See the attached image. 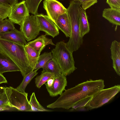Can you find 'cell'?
<instances>
[{
    "label": "cell",
    "mask_w": 120,
    "mask_h": 120,
    "mask_svg": "<svg viewBox=\"0 0 120 120\" xmlns=\"http://www.w3.org/2000/svg\"><path fill=\"white\" fill-rule=\"evenodd\" d=\"M105 86L103 80H93L90 79L65 90L56 101L47 105V107L69 109L77 102L87 97L93 96L104 89Z\"/></svg>",
    "instance_id": "1"
},
{
    "label": "cell",
    "mask_w": 120,
    "mask_h": 120,
    "mask_svg": "<svg viewBox=\"0 0 120 120\" xmlns=\"http://www.w3.org/2000/svg\"><path fill=\"white\" fill-rule=\"evenodd\" d=\"M40 54L46 45L50 44L55 45L52 40L47 38L45 34L42 35L34 40L27 43Z\"/></svg>",
    "instance_id": "17"
},
{
    "label": "cell",
    "mask_w": 120,
    "mask_h": 120,
    "mask_svg": "<svg viewBox=\"0 0 120 120\" xmlns=\"http://www.w3.org/2000/svg\"><path fill=\"white\" fill-rule=\"evenodd\" d=\"M20 71L17 65L12 60L0 52V73L8 72Z\"/></svg>",
    "instance_id": "15"
},
{
    "label": "cell",
    "mask_w": 120,
    "mask_h": 120,
    "mask_svg": "<svg viewBox=\"0 0 120 120\" xmlns=\"http://www.w3.org/2000/svg\"><path fill=\"white\" fill-rule=\"evenodd\" d=\"M43 69L40 75L37 76L35 79L36 86L38 88H40L49 79L55 76L53 73L48 72Z\"/></svg>",
    "instance_id": "20"
},
{
    "label": "cell",
    "mask_w": 120,
    "mask_h": 120,
    "mask_svg": "<svg viewBox=\"0 0 120 120\" xmlns=\"http://www.w3.org/2000/svg\"><path fill=\"white\" fill-rule=\"evenodd\" d=\"M92 96L87 97L77 102L71 108H72L70 110V111H77L81 108L85 107L86 105L91 99Z\"/></svg>",
    "instance_id": "28"
},
{
    "label": "cell",
    "mask_w": 120,
    "mask_h": 120,
    "mask_svg": "<svg viewBox=\"0 0 120 120\" xmlns=\"http://www.w3.org/2000/svg\"><path fill=\"white\" fill-rule=\"evenodd\" d=\"M55 45V48L51 51L53 58L59 66L62 74L66 77L77 69L75 66L72 53L63 41L57 42Z\"/></svg>",
    "instance_id": "4"
},
{
    "label": "cell",
    "mask_w": 120,
    "mask_h": 120,
    "mask_svg": "<svg viewBox=\"0 0 120 120\" xmlns=\"http://www.w3.org/2000/svg\"><path fill=\"white\" fill-rule=\"evenodd\" d=\"M24 47L30 65L34 71L40 54L27 44Z\"/></svg>",
    "instance_id": "19"
},
{
    "label": "cell",
    "mask_w": 120,
    "mask_h": 120,
    "mask_svg": "<svg viewBox=\"0 0 120 120\" xmlns=\"http://www.w3.org/2000/svg\"><path fill=\"white\" fill-rule=\"evenodd\" d=\"M24 46L0 38V52L12 60L24 77L32 71Z\"/></svg>",
    "instance_id": "2"
},
{
    "label": "cell",
    "mask_w": 120,
    "mask_h": 120,
    "mask_svg": "<svg viewBox=\"0 0 120 120\" xmlns=\"http://www.w3.org/2000/svg\"><path fill=\"white\" fill-rule=\"evenodd\" d=\"M81 5L79 3L72 0L67 9L71 22V32L69 40L66 44L67 48L72 53L78 49L83 41L80 30L79 10Z\"/></svg>",
    "instance_id": "3"
},
{
    "label": "cell",
    "mask_w": 120,
    "mask_h": 120,
    "mask_svg": "<svg viewBox=\"0 0 120 120\" xmlns=\"http://www.w3.org/2000/svg\"><path fill=\"white\" fill-rule=\"evenodd\" d=\"M43 7L47 15L56 24L58 17L67 12V9L61 3L56 0H44Z\"/></svg>",
    "instance_id": "9"
},
{
    "label": "cell",
    "mask_w": 120,
    "mask_h": 120,
    "mask_svg": "<svg viewBox=\"0 0 120 120\" xmlns=\"http://www.w3.org/2000/svg\"><path fill=\"white\" fill-rule=\"evenodd\" d=\"M74 1L79 3L82 8L86 10L98 2V0H73Z\"/></svg>",
    "instance_id": "30"
},
{
    "label": "cell",
    "mask_w": 120,
    "mask_h": 120,
    "mask_svg": "<svg viewBox=\"0 0 120 120\" xmlns=\"http://www.w3.org/2000/svg\"><path fill=\"white\" fill-rule=\"evenodd\" d=\"M79 21L80 34L83 38L90 31V26L86 10L81 7L79 10Z\"/></svg>",
    "instance_id": "18"
},
{
    "label": "cell",
    "mask_w": 120,
    "mask_h": 120,
    "mask_svg": "<svg viewBox=\"0 0 120 120\" xmlns=\"http://www.w3.org/2000/svg\"><path fill=\"white\" fill-rule=\"evenodd\" d=\"M112 67L117 74L120 76V43L116 40L112 41L110 48Z\"/></svg>",
    "instance_id": "13"
},
{
    "label": "cell",
    "mask_w": 120,
    "mask_h": 120,
    "mask_svg": "<svg viewBox=\"0 0 120 120\" xmlns=\"http://www.w3.org/2000/svg\"></svg>",
    "instance_id": "38"
},
{
    "label": "cell",
    "mask_w": 120,
    "mask_h": 120,
    "mask_svg": "<svg viewBox=\"0 0 120 120\" xmlns=\"http://www.w3.org/2000/svg\"><path fill=\"white\" fill-rule=\"evenodd\" d=\"M15 28L14 23L9 19L6 18L0 24V34L7 32Z\"/></svg>",
    "instance_id": "27"
},
{
    "label": "cell",
    "mask_w": 120,
    "mask_h": 120,
    "mask_svg": "<svg viewBox=\"0 0 120 120\" xmlns=\"http://www.w3.org/2000/svg\"><path fill=\"white\" fill-rule=\"evenodd\" d=\"M110 8H120V0H106Z\"/></svg>",
    "instance_id": "31"
},
{
    "label": "cell",
    "mask_w": 120,
    "mask_h": 120,
    "mask_svg": "<svg viewBox=\"0 0 120 120\" xmlns=\"http://www.w3.org/2000/svg\"><path fill=\"white\" fill-rule=\"evenodd\" d=\"M55 76H54L52 77L46 83H45L46 86L49 87L52 86L53 82Z\"/></svg>",
    "instance_id": "33"
},
{
    "label": "cell",
    "mask_w": 120,
    "mask_h": 120,
    "mask_svg": "<svg viewBox=\"0 0 120 120\" xmlns=\"http://www.w3.org/2000/svg\"><path fill=\"white\" fill-rule=\"evenodd\" d=\"M120 91V85L103 89L92 96L85 107L88 111L100 107L112 99Z\"/></svg>",
    "instance_id": "5"
},
{
    "label": "cell",
    "mask_w": 120,
    "mask_h": 120,
    "mask_svg": "<svg viewBox=\"0 0 120 120\" xmlns=\"http://www.w3.org/2000/svg\"><path fill=\"white\" fill-rule=\"evenodd\" d=\"M3 20H0V24L2 22Z\"/></svg>",
    "instance_id": "37"
},
{
    "label": "cell",
    "mask_w": 120,
    "mask_h": 120,
    "mask_svg": "<svg viewBox=\"0 0 120 120\" xmlns=\"http://www.w3.org/2000/svg\"><path fill=\"white\" fill-rule=\"evenodd\" d=\"M42 0H26L25 2L30 13L35 15L38 13L39 4Z\"/></svg>",
    "instance_id": "26"
},
{
    "label": "cell",
    "mask_w": 120,
    "mask_h": 120,
    "mask_svg": "<svg viewBox=\"0 0 120 120\" xmlns=\"http://www.w3.org/2000/svg\"><path fill=\"white\" fill-rule=\"evenodd\" d=\"M11 92V86L5 87L4 91L0 94V111L6 110Z\"/></svg>",
    "instance_id": "24"
},
{
    "label": "cell",
    "mask_w": 120,
    "mask_h": 120,
    "mask_svg": "<svg viewBox=\"0 0 120 120\" xmlns=\"http://www.w3.org/2000/svg\"><path fill=\"white\" fill-rule=\"evenodd\" d=\"M3 20L2 18L0 16V20Z\"/></svg>",
    "instance_id": "36"
},
{
    "label": "cell",
    "mask_w": 120,
    "mask_h": 120,
    "mask_svg": "<svg viewBox=\"0 0 120 120\" xmlns=\"http://www.w3.org/2000/svg\"><path fill=\"white\" fill-rule=\"evenodd\" d=\"M11 8L10 6L0 3V16L3 19L8 17Z\"/></svg>",
    "instance_id": "29"
},
{
    "label": "cell",
    "mask_w": 120,
    "mask_h": 120,
    "mask_svg": "<svg viewBox=\"0 0 120 120\" xmlns=\"http://www.w3.org/2000/svg\"><path fill=\"white\" fill-rule=\"evenodd\" d=\"M18 0H0V3L10 6L11 7L18 3Z\"/></svg>",
    "instance_id": "32"
},
{
    "label": "cell",
    "mask_w": 120,
    "mask_h": 120,
    "mask_svg": "<svg viewBox=\"0 0 120 120\" xmlns=\"http://www.w3.org/2000/svg\"><path fill=\"white\" fill-rule=\"evenodd\" d=\"M43 69L47 71L53 73L55 76H58L62 74L59 66L53 58L47 63Z\"/></svg>",
    "instance_id": "21"
},
{
    "label": "cell",
    "mask_w": 120,
    "mask_h": 120,
    "mask_svg": "<svg viewBox=\"0 0 120 120\" xmlns=\"http://www.w3.org/2000/svg\"><path fill=\"white\" fill-rule=\"evenodd\" d=\"M102 17L110 22L117 26L120 25V8H108L104 9Z\"/></svg>",
    "instance_id": "14"
},
{
    "label": "cell",
    "mask_w": 120,
    "mask_h": 120,
    "mask_svg": "<svg viewBox=\"0 0 120 120\" xmlns=\"http://www.w3.org/2000/svg\"><path fill=\"white\" fill-rule=\"evenodd\" d=\"M35 15L40 31L45 32L46 36H50L54 38L59 35L58 28L47 15L38 14Z\"/></svg>",
    "instance_id": "10"
},
{
    "label": "cell",
    "mask_w": 120,
    "mask_h": 120,
    "mask_svg": "<svg viewBox=\"0 0 120 120\" xmlns=\"http://www.w3.org/2000/svg\"><path fill=\"white\" fill-rule=\"evenodd\" d=\"M67 78L63 74L55 76L53 84L50 87L46 86L50 96L52 97L60 95L67 86Z\"/></svg>",
    "instance_id": "11"
},
{
    "label": "cell",
    "mask_w": 120,
    "mask_h": 120,
    "mask_svg": "<svg viewBox=\"0 0 120 120\" xmlns=\"http://www.w3.org/2000/svg\"><path fill=\"white\" fill-rule=\"evenodd\" d=\"M52 58L51 52H45L40 55L34 70L38 71L41 68H43L47 63Z\"/></svg>",
    "instance_id": "23"
},
{
    "label": "cell",
    "mask_w": 120,
    "mask_h": 120,
    "mask_svg": "<svg viewBox=\"0 0 120 120\" xmlns=\"http://www.w3.org/2000/svg\"><path fill=\"white\" fill-rule=\"evenodd\" d=\"M25 1L23 0L11 7L8 19L13 23L20 25L22 22L30 15Z\"/></svg>",
    "instance_id": "8"
},
{
    "label": "cell",
    "mask_w": 120,
    "mask_h": 120,
    "mask_svg": "<svg viewBox=\"0 0 120 120\" xmlns=\"http://www.w3.org/2000/svg\"><path fill=\"white\" fill-rule=\"evenodd\" d=\"M3 83H7V81L2 74L0 73V84Z\"/></svg>",
    "instance_id": "34"
},
{
    "label": "cell",
    "mask_w": 120,
    "mask_h": 120,
    "mask_svg": "<svg viewBox=\"0 0 120 120\" xmlns=\"http://www.w3.org/2000/svg\"><path fill=\"white\" fill-rule=\"evenodd\" d=\"M11 88L8 106L15 108L20 111L31 112V106L27 98L28 93L21 92L12 87Z\"/></svg>",
    "instance_id": "6"
},
{
    "label": "cell",
    "mask_w": 120,
    "mask_h": 120,
    "mask_svg": "<svg viewBox=\"0 0 120 120\" xmlns=\"http://www.w3.org/2000/svg\"><path fill=\"white\" fill-rule=\"evenodd\" d=\"M29 102L31 105V111L50 112L52 110L46 109L42 106L37 100L35 93L33 92L30 96Z\"/></svg>",
    "instance_id": "25"
},
{
    "label": "cell",
    "mask_w": 120,
    "mask_h": 120,
    "mask_svg": "<svg viewBox=\"0 0 120 120\" xmlns=\"http://www.w3.org/2000/svg\"><path fill=\"white\" fill-rule=\"evenodd\" d=\"M37 71H32L23 77L22 82L16 89L21 92L26 93L25 91L26 86L32 79L37 74Z\"/></svg>",
    "instance_id": "22"
},
{
    "label": "cell",
    "mask_w": 120,
    "mask_h": 120,
    "mask_svg": "<svg viewBox=\"0 0 120 120\" xmlns=\"http://www.w3.org/2000/svg\"><path fill=\"white\" fill-rule=\"evenodd\" d=\"M20 26V30L27 41L35 39L39 34L40 29L35 15H30L26 17Z\"/></svg>",
    "instance_id": "7"
},
{
    "label": "cell",
    "mask_w": 120,
    "mask_h": 120,
    "mask_svg": "<svg viewBox=\"0 0 120 120\" xmlns=\"http://www.w3.org/2000/svg\"><path fill=\"white\" fill-rule=\"evenodd\" d=\"M5 87L0 86V94L3 92L5 90Z\"/></svg>",
    "instance_id": "35"
},
{
    "label": "cell",
    "mask_w": 120,
    "mask_h": 120,
    "mask_svg": "<svg viewBox=\"0 0 120 120\" xmlns=\"http://www.w3.org/2000/svg\"><path fill=\"white\" fill-rule=\"evenodd\" d=\"M0 38L23 46L26 45L27 43L23 33L15 28L7 32L0 34Z\"/></svg>",
    "instance_id": "12"
},
{
    "label": "cell",
    "mask_w": 120,
    "mask_h": 120,
    "mask_svg": "<svg viewBox=\"0 0 120 120\" xmlns=\"http://www.w3.org/2000/svg\"><path fill=\"white\" fill-rule=\"evenodd\" d=\"M56 25L67 37H70L71 32V24L67 12L58 17Z\"/></svg>",
    "instance_id": "16"
}]
</instances>
